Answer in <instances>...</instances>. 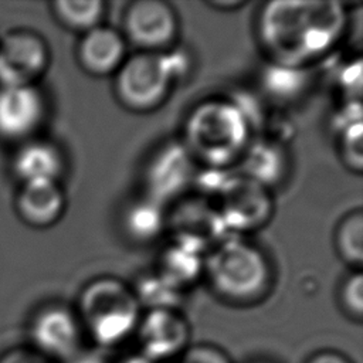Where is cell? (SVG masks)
I'll use <instances>...</instances> for the list:
<instances>
[{
    "label": "cell",
    "mask_w": 363,
    "mask_h": 363,
    "mask_svg": "<svg viewBox=\"0 0 363 363\" xmlns=\"http://www.w3.org/2000/svg\"><path fill=\"white\" fill-rule=\"evenodd\" d=\"M204 275L221 299L250 305L269 292L274 274L259 247L240 235H228L206 254Z\"/></svg>",
    "instance_id": "obj_3"
},
{
    "label": "cell",
    "mask_w": 363,
    "mask_h": 363,
    "mask_svg": "<svg viewBox=\"0 0 363 363\" xmlns=\"http://www.w3.org/2000/svg\"><path fill=\"white\" fill-rule=\"evenodd\" d=\"M204 254L172 241L160 254L157 274L182 292L204 275Z\"/></svg>",
    "instance_id": "obj_18"
},
{
    "label": "cell",
    "mask_w": 363,
    "mask_h": 363,
    "mask_svg": "<svg viewBox=\"0 0 363 363\" xmlns=\"http://www.w3.org/2000/svg\"><path fill=\"white\" fill-rule=\"evenodd\" d=\"M166 228L172 230L173 241L204 255L231 235L214 201L197 194L176 201L172 211L167 213Z\"/></svg>",
    "instance_id": "obj_9"
},
{
    "label": "cell",
    "mask_w": 363,
    "mask_h": 363,
    "mask_svg": "<svg viewBox=\"0 0 363 363\" xmlns=\"http://www.w3.org/2000/svg\"><path fill=\"white\" fill-rule=\"evenodd\" d=\"M45 102L33 85L0 86V136L10 140L26 139L41 125Z\"/></svg>",
    "instance_id": "obj_13"
},
{
    "label": "cell",
    "mask_w": 363,
    "mask_h": 363,
    "mask_svg": "<svg viewBox=\"0 0 363 363\" xmlns=\"http://www.w3.org/2000/svg\"><path fill=\"white\" fill-rule=\"evenodd\" d=\"M13 169L21 183L58 182L65 169L61 150L48 140H30L16 153Z\"/></svg>",
    "instance_id": "obj_17"
},
{
    "label": "cell",
    "mask_w": 363,
    "mask_h": 363,
    "mask_svg": "<svg viewBox=\"0 0 363 363\" xmlns=\"http://www.w3.org/2000/svg\"><path fill=\"white\" fill-rule=\"evenodd\" d=\"M139 350L147 362L177 359L191 343V329L179 309H147L135 330Z\"/></svg>",
    "instance_id": "obj_10"
},
{
    "label": "cell",
    "mask_w": 363,
    "mask_h": 363,
    "mask_svg": "<svg viewBox=\"0 0 363 363\" xmlns=\"http://www.w3.org/2000/svg\"><path fill=\"white\" fill-rule=\"evenodd\" d=\"M167 225L164 206L145 194L129 203L122 214V227L129 238L136 242L156 240Z\"/></svg>",
    "instance_id": "obj_19"
},
{
    "label": "cell",
    "mask_w": 363,
    "mask_h": 363,
    "mask_svg": "<svg viewBox=\"0 0 363 363\" xmlns=\"http://www.w3.org/2000/svg\"><path fill=\"white\" fill-rule=\"evenodd\" d=\"M52 11L64 27L84 34L102 24L106 4L102 0H57Z\"/></svg>",
    "instance_id": "obj_21"
},
{
    "label": "cell",
    "mask_w": 363,
    "mask_h": 363,
    "mask_svg": "<svg viewBox=\"0 0 363 363\" xmlns=\"http://www.w3.org/2000/svg\"><path fill=\"white\" fill-rule=\"evenodd\" d=\"M238 163L240 174L269 190L282 183L289 169L285 145L265 136L251 139Z\"/></svg>",
    "instance_id": "obj_15"
},
{
    "label": "cell",
    "mask_w": 363,
    "mask_h": 363,
    "mask_svg": "<svg viewBox=\"0 0 363 363\" xmlns=\"http://www.w3.org/2000/svg\"><path fill=\"white\" fill-rule=\"evenodd\" d=\"M231 235L251 233L268 223L274 201L271 190L234 172L214 201Z\"/></svg>",
    "instance_id": "obj_7"
},
{
    "label": "cell",
    "mask_w": 363,
    "mask_h": 363,
    "mask_svg": "<svg viewBox=\"0 0 363 363\" xmlns=\"http://www.w3.org/2000/svg\"><path fill=\"white\" fill-rule=\"evenodd\" d=\"M305 363H353V362L339 350L323 349L311 354L305 360Z\"/></svg>",
    "instance_id": "obj_28"
},
{
    "label": "cell",
    "mask_w": 363,
    "mask_h": 363,
    "mask_svg": "<svg viewBox=\"0 0 363 363\" xmlns=\"http://www.w3.org/2000/svg\"><path fill=\"white\" fill-rule=\"evenodd\" d=\"M77 58L88 74L104 77L115 74L126 60V40L109 26H98L81 34Z\"/></svg>",
    "instance_id": "obj_14"
},
{
    "label": "cell",
    "mask_w": 363,
    "mask_h": 363,
    "mask_svg": "<svg viewBox=\"0 0 363 363\" xmlns=\"http://www.w3.org/2000/svg\"><path fill=\"white\" fill-rule=\"evenodd\" d=\"M75 313L84 335L95 345L115 347L135 335L142 306L130 285L113 277H99L82 288Z\"/></svg>",
    "instance_id": "obj_4"
},
{
    "label": "cell",
    "mask_w": 363,
    "mask_h": 363,
    "mask_svg": "<svg viewBox=\"0 0 363 363\" xmlns=\"http://www.w3.org/2000/svg\"><path fill=\"white\" fill-rule=\"evenodd\" d=\"M177 363H233V360L224 349L213 343H194L177 357Z\"/></svg>",
    "instance_id": "obj_26"
},
{
    "label": "cell",
    "mask_w": 363,
    "mask_h": 363,
    "mask_svg": "<svg viewBox=\"0 0 363 363\" xmlns=\"http://www.w3.org/2000/svg\"><path fill=\"white\" fill-rule=\"evenodd\" d=\"M50 52L41 35L13 31L0 43V86L33 85L47 68Z\"/></svg>",
    "instance_id": "obj_12"
},
{
    "label": "cell",
    "mask_w": 363,
    "mask_h": 363,
    "mask_svg": "<svg viewBox=\"0 0 363 363\" xmlns=\"http://www.w3.org/2000/svg\"><path fill=\"white\" fill-rule=\"evenodd\" d=\"M197 163L182 140H166L147 157L142 182L145 196L166 206L177 201L193 184Z\"/></svg>",
    "instance_id": "obj_6"
},
{
    "label": "cell",
    "mask_w": 363,
    "mask_h": 363,
    "mask_svg": "<svg viewBox=\"0 0 363 363\" xmlns=\"http://www.w3.org/2000/svg\"><path fill=\"white\" fill-rule=\"evenodd\" d=\"M339 303L343 312L354 319L362 320L363 316V278L360 271L347 275L339 288Z\"/></svg>",
    "instance_id": "obj_25"
},
{
    "label": "cell",
    "mask_w": 363,
    "mask_h": 363,
    "mask_svg": "<svg viewBox=\"0 0 363 363\" xmlns=\"http://www.w3.org/2000/svg\"><path fill=\"white\" fill-rule=\"evenodd\" d=\"M349 26L343 3L272 0L257 17V37L271 62L309 67L340 43Z\"/></svg>",
    "instance_id": "obj_1"
},
{
    "label": "cell",
    "mask_w": 363,
    "mask_h": 363,
    "mask_svg": "<svg viewBox=\"0 0 363 363\" xmlns=\"http://www.w3.org/2000/svg\"><path fill=\"white\" fill-rule=\"evenodd\" d=\"M82 337L75 309L62 303L41 306L27 326V345L54 363L71 360L79 352Z\"/></svg>",
    "instance_id": "obj_8"
},
{
    "label": "cell",
    "mask_w": 363,
    "mask_h": 363,
    "mask_svg": "<svg viewBox=\"0 0 363 363\" xmlns=\"http://www.w3.org/2000/svg\"><path fill=\"white\" fill-rule=\"evenodd\" d=\"M190 72L189 55L176 48L159 52L139 51L126 57L113 74V91L119 102L135 112L156 109L172 86Z\"/></svg>",
    "instance_id": "obj_5"
},
{
    "label": "cell",
    "mask_w": 363,
    "mask_h": 363,
    "mask_svg": "<svg viewBox=\"0 0 363 363\" xmlns=\"http://www.w3.org/2000/svg\"><path fill=\"white\" fill-rule=\"evenodd\" d=\"M335 247L339 257L350 264L360 265L363 261V213L354 210L346 214L335 231Z\"/></svg>",
    "instance_id": "obj_23"
},
{
    "label": "cell",
    "mask_w": 363,
    "mask_h": 363,
    "mask_svg": "<svg viewBox=\"0 0 363 363\" xmlns=\"http://www.w3.org/2000/svg\"><path fill=\"white\" fill-rule=\"evenodd\" d=\"M123 37L140 51L159 52L173 47L179 31L174 9L163 0H136L123 11Z\"/></svg>",
    "instance_id": "obj_11"
},
{
    "label": "cell",
    "mask_w": 363,
    "mask_h": 363,
    "mask_svg": "<svg viewBox=\"0 0 363 363\" xmlns=\"http://www.w3.org/2000/svg\"><path fill=\"white\" fill-rule=\"evenodd\" d=\"M362 122L350 125L337 132L340 156L345 164L353 172H362L363 167V129Z\"/></svg>",
    "instance_id": "obj_24"
},
{
    "label": "cell",
    "mask_w": 363,
    "mask_h": 363,
    "mask_svg": "<svg viewBox=\"0 0 363 363\" xmlns=\"http://www.w3.org/2000/svg\"><path fill=\"white\" fill-rule=\"evenodd\" d=\"M0 363H54L45 356L40 354L28 345L14 346L0 353Z\"/></svg>",
    "instance_id": "obj_27"
},
{
    "label": "cell",
    "mask_w": 363,
    "mask_h": 363,
    "mask_svg": "<svg viewBox=\"0 0 363 363\" xmlns=\"http://www.w3.org/2000/svg\"><path fill=\"white\" fill-rule=\"evenodd\" d=\"M251 130L231 98H208L186 115L180 140L197 164L230 169L247 149Z\"/></svg>",
    "instance_id": "obj_2"
},
{
    "label": "cell",
    "mask_w": 363,
    "mask_h": 363,
    "mask_svg": "<svg viewBox=\"0 0 363 363\" xmlns=\"http://www.w3.org/2000/svg\"><path fill=\"white\" fill-rule=\"evenodd\" d=\"M16 207L27 224L48 227L61 217L65 208V196L58 182L23 183Z\"/></svg>",
    "instance_id": "obj_16"
},
{
    "label": "cell",
    "mask_w": 363,
    "mask_h": 363,
    "mask_svg": "<svg viewBox=\"0 0 363 363\" xmlns=\"http://www.w3.org/2000/svg\"><path fill=\"white\" fill-rule=\"evenodd\" d=\"M308 68L309 67H294L269 61L261 75L262 88L277 99H295L305 92L309 84Z\"/></svg>",
    "instance_id": "obj_20"
},
{
    "label": "cell",
    "mask_w": 363,
    "mask_h": 363,
    "mask_svg": "<svg viewBox=\"0 0 363 363\" xmlns=\"http://www.w3.org/2000/svg\"><path fill=\"white\" fill-rule=\"evenodd\" d=\"M244 3L242 1H237V0H231V1H208V6L214 7V9H220V10H234L237 7H241Z\"/></svg>",
    "instance_id": "obj_29"
},
{
    "label": "cell",
    "mask_w": 363,
    "mask_h": 363,
    "mask_svg": "<svg viewBox=\"0 0 363 363\" xmlns=\"http://www.w3.org/2000/svg\"><path fill=\"white\" fill-rule=\"evenodd\" d=\"M132 289L140 306H146L147 309H177V305L180 303L183 295L180 289L167 282L156 271L142 275L138 284L132 286Z\"/></svg>",
    "instance_id": "obj_22"
}]
</instances>
